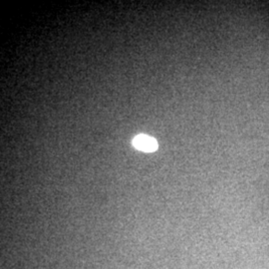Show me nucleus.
Returning <instances> with one entry per match:
<instances>
[{
    "label": "nucleus",
    "mask_w": 269,
    "mask_h": 269,
    "mask_svg": "<svg viewBox=\"0 0 269 269\" xmlns=\"http://www.w3.org/2000/svg\"><path fill=\"white\" fill-rule=\"evenodd\" d=\"M133 144L136 149L143 152H154L158 149L157 141L146 135H139L135 137L133 140Z\"/></svg>",
    "instance_id": "1"
}]
</instances>
